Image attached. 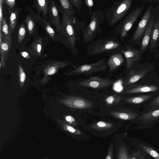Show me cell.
<instances>
[{"mask_svg": "<svg viewBox=\"0 0 159 159\" xmlns=\"http://www.w3.org/2000/svg\"><path fill=\"white\" fill-rule=\"evenodd\" d=\"M61 13L62 43L76 56L79 52L76 45L80 40V32L85 27L86 23L84 20H81L75 16L70 17L64 13Z\"/></svg>", "mask_w": 159, "mask_h": 159, "instance_id": "cell-1", "label": "cell"}, {"mask_svg": "<svg viewBox=\"0 0 159 159\" xmlns=\"http://www.w3.org/2000/svg\"><path fill=\"white\" fill-rule=\"evenodd\" d=\"M125 49L121 42L115 36L102 38L95 40L88 45L86 53L89 56H95L106 53L107 56L121 52Z\"/></svg>", "mask_w": 159, "mask_h": 159, "instance_id": "cell-2", "label": "cell"}, {"mask_svg": "<svg viewBox=\"0 0 159 159\" xmlns=\"http://www.w3.org/2000/svg\"><path fill=\"white\" fill-rule=\"evenodd\" d=\"M90 15L89 24L82 31L83 41L85 44L93 41L97 34H100L103 32L100 25L105 18L103 12L99 10H95Z\"/></svg>", "mask_w": 159, "mask_h": 159, "instance_id": "cell-3", "label": "cell"}, {"mask_svg": "<svg viewBox=\"0 0 159 159\" xmlns=\"http://www.w3.org/2000/svg\"><path fill=\"white\" fill-rule=\"evenodd\" d=\"M132 2V0H120L113 2L105 15L109 26L112 27L124 18L130 10Z\"/></svg>", "mask_w": 159, "mask_h": 159, "instance_id": "cell-4", "label": "cell"}, {"mask_svg": "<svg viewBox=\"0 0 159 159\" xmlns=\"http://www.w3.org/2000/svg\"><path fill=\"white\" fill-rule=\"evenodd\" d=\"M145 7L144 5L136 6L121 21L114 29V34L118 35L120 39L124 41L128 32L137 20Z\"/></svg>", "mask_w": 159, "mask_h": 159, "instance_id": "cell-5", "label": "cell"}, {"mask_svg": "<svg viewBox=\"0 0 159 159\" xmlns=\"http://www.w3.org/2000/svg\"><path fill=\"white\" fill-rule=\"evenodd\" d=\"M150 94H159V82L136 83L125 88L121 93L122 94L131 95L130 96Z\"/></svg>", "mask_w": 159, "mask_h": 159, "instance_id": "cell-6", "label": "cell"}, {"mask_svg": "<svg viewBox=\"0 0 159 159\" xmlns=\"http://www.w3.org/2000/svg\"><path fill=\"white\" fill-rule=\"evenodd\" d=\"M106 57H105L99 61L90 64L79 65L71 70L68 75H89L95 73L105 72L107 66L106 61Z\"/></svg>", "mask_w": 159, "mask_h": 159, "instance_id": "cell-7", "label": "cell"}, {"mask_svg": "<svg viewBox=\"0 0 159 159\" xmlns=\"http://www.w3.org/2000/svg\"><path fill=\"white\" fill-rule=\"evenodd\" d=\"M154 69V66L151 64L143 63L140 65L137 70L131 69L129 72L123 84L125 88L136 83Z\"/></svg>", "mask_w": 159, "mask_h": 159, "instance_id": "cell-8", "label": "cell"}, {"mask_svg": "<svg viewBox=\"0 0 159 159\" xmlns=\"http://www.w3.org/2000/svg\"><path fill=\"white\" fill-rule=\"evenodd\" d=\"M150 5L139 22L130 39V42L136 44H141L142 39L148 22L151 18L153 9Z\"/></svg>", "mask_w": 159, "mask_h": 159, "instance_id": "cell-9", "label": "cell"}, {"mask_svg": "<svg viewBox=\"0 0 159 159\" xmlns=\"http://www.w3.org/2000/svg\"><path fill=\"white\" fill-rule=\"evenodd\" d=\"M141 126H152L159 121V108L143 111L134 121Z\"/></svg>", "mask_w": 159, "mask_h": 159, "instance_id": "cell-10", "label": "cell"}, {"mask_svg": "<svg viewBox=\"0 0 159 159\" xmlns=\"http://www.w3.org/2000/svg\"><path fill=\"white\" fill-rule=\"evenodd\" d=\"M124 46L125 49L121 52L126 60V68L129 69L142 60V55L140 49L134 48L127 43Z\"/></svg>", "mask_w": 159, "mask_h": 159, "instance_id": "cell-11", "label": "cell"}, {"mask_svg": "<svg viewBox=\"0 0 159 159\" xmlns=\"http://www.w3.org/2000/svg\"><path fill=\"white\" fill-rule=\"evenodd\" d=\"M113 82V81L108 79L94 76L80 81L78 85L89 88L101 89L109 87Z\"/></svg>", "mask_w": 159, "mask_h": 159, "instance_id": "cell-12", "label": "cell"}, {"mask_svg": "<svg viewBox=\"0 0 159 159\" xmlns=\"http://www.w3.org/2000/svg\"><path fill=\"white\" fill-rule=\"evenodd\" d=\"M159 94H145L129 97L124 99L127 103L138 108L145 106Z\"/></svg>", "mask_w": 159, "mask_h": 159, "instance_id": "cell-13", "label": "cell"}, {"mask_svg": "<svg viewBox=\"0 0 159 159\" xmlns=\"http://www.w3.org/2000/svg\"><path fill=\"white\" fill-rule=\"evenodd\" d=\"M64 102L68 107L78 109H86L92 108V102L78 96H73L68 98L64 101Z\"/></svg>", "mask_w": 159, "mask_h": 159, "instance_id": "cell-14", "label": "cell"}, {"mask_svg": "<svg viewBox=\"0 0 159 159\" xmlns=\"http://www.w3.org/2000/svg\"><path fill=\"white\" fill-rule=\"evenodd\" d=\"M48 5V20L51 26L55 27L58 32L62 30L59 12L56 3L53 0L49 1Z\"/></svg>", "mask_w": 159, "mask_h": 159, "instance_id": "cell-15", "label": "cell"}, {"mask_svg": "<svg viewBox=\"0 0 159 159\" xmlns=\"http://www.w3.org/2000/svg\"><path fill=\"white\" fill-rule=\"evenodd\" d=\"M142 112L137 110H123L121 111H112L110 115L114 117L124 120H136Z\"/></svg>", "mask_w": 159, "mask_h": 159, "instance_id": "cell-16", "label": "cell"}, {"mask_svg": "<svg viewBox=\"0 0 159 159\" xmlns=\"http://www.w3.org/2000/svg\"><path fill=\"white\" fill-rule=\"evenodd\" d=\"M123 55L121 52L115 53L109 56L106 61L109 68V72L117 70L123 65L125 59Z\"/></svg>", "mask_w": 159, "mask_h": 159, "instance_id": "cell-17", "label": "cell"}, {"mask_svg": "<svg viewBox=\"0 0 159 159\" xmlns=\"http://www.w3.org/2000/svg\"><path fill=\"white\" fill-rule=\"evenodd\" d=\"M35 17V19L41 24L47 36L51 40L55 42L59 40L60 36L55 32L48 20L42 18L39 14L36 15Z\"/></svg>", "mask_w": 159, "mask_h": 159, "instance_id": "cell-18", "label": "cell"}, {"mask_svg": "<svg viewBox=\"0 0 159 159\" xmlns=\"http://www.w3.org/2000/svg\"><path fill=\"white\" fill-rule=\"evenodd\" d=\"M154 17H151L144 33L140 49L143 54L146 51L150 40L152 32L154 23Z\"/></svg>", "mask_w": 159, "mask_h": 159, "instance_id": "cell-19", "label": "cell"}, {"mask_svg": "<svg viewBox=\"0 0 159 159\" xmlns=\"http://www.w3.org/2000/svg\"><path fill=\"white\" fill-rule=\"evenodd\" d=\"M159 39V18L154 23L150 40L149 51L150 53L157 49L156 47Z\"/></svg>", "mask_w": 159, "mask_h": 159, "instance_id": "cell-20", "label": "cell"}, {"mask_svg": "<svg viewBox=\"0 0 159 159\" xmlns=\"http://www.w3.org/2000/svg\"><path fill=\"white\" fill-rule=\"evenodd\" d=\"M30 50L31 53L35 56L39 57H42L43 54V48L42 38L40 36L37 37L34 39L30 47Z\"/></svg>", "mask_w": 159, "mask_h": 159, "instance_id": "cell-21", "label": "cell"}, {"mask_svg": "<svg viewBox=\"0 0 159 159\" xmlns=\"http://www.w3.org/2000/svg\"><path fill=\"white\" fill-rule=\"evenodd\" d=\"M33 1L34 5L32 7L37 10L39 14L42 13L43 18L48 20L49 1L48 0H34Z\"/></svg>", "mask_w": 159, "mask_h": 159, "instance_id": "cell-22", "label": "cell"}, {"mask_svg": "<svg viewBox=\"0 0 159 159\" xmlns=\"http://www.w3.org/2000/svg\"><path fill=\"white\" fill-rule=\"evenodd\" d=\"M58 1L61 13H64L70 17L75 16L77 11L74 9L70 0H59Z\"/></svg>", "mask_w": 159, "mask_h": 159, "instance_id": "cell-23", "label": "cell"}, {"mask_svg": "<svg viewBox=\"0 0 159 159\" xmlns=\"http://www.w3.org/2000/svg\"><path fill=\"white\" fill-rule=\"evenodd\" d=\"M9 44L4 38L2 37L0 39V50L1 60L2 66H4L5 62L8 56L10 48Z\"/></svg>", "mask_w": 159, "mask_h": 159, "instance_id": "cell-24", "label": "cell"}, {"mask_svg": "<svg viewBox=\"0 0 159 159\" xmlns=\"http://www.w3.org/2000/svg\"><path fill=\"white\" fill-rule=\"evenodd\" d=\"M20 11L19 8L14 9L9 11L10 14L9 20V26L11 35L17 23Z\"/></svg>", "mask_w": 159, "mask_h": 159, "instance_id": "cell-25", "label": "cell"}, {"mask_svg": "<svg viewBox=\"0 0 159 159\" xmlns=\"http://www.w3.org/2000/svg\"><path fill=\"white\" fill-rule=\"evenodd\" d=\"M2 31V36L5 39L9 44L11 48L12 46V38L10 31L5 17L2 20V27L0 29L1 32Z\"/></svg>", "mask_w": 159, "mask_h": 159, "instance_id": "cell-26", "label": "cell"}, {"mask_svg": "<svg viewBox=\"0 0 159 159\" xmlns=\"http://www.w3.org/2000/svg\"><path fill=\"white\" fill-rule=\"evenodd\" d=\"M25 22L29 34L32 36L36 28V25L34 20L29 15H28L25 19Z\"/></svg>", "mask_w": 159, "mask_h": 159, "instance_id": "cell-27", "label": "cell"}, {"mask_svg": "<svg viewBox=\"0 0 159 159\" xmlns=\"http://www.w3.org/2000/svg\"><path fill=\"white\" fill-rule=\"evenodd\" d=\"M122 99V98L120 95L116 94L108 96L105 101L107 104L112 106L120 103Z\"/></svg>", "mask_w": 159, "mask_h": 159, "instance_id": "cell-28", "label": "cell"}, {"mask_svg": "<svg viewBox=\"0 0 159 159\" xmlns=\"http://www.w3.org/2000/svg\"><path fill=\"white\" fill-rule=\"evenodd\" d=\"M144 151L155 159H159V153L153 148L145 145L139 144Z\"/></svg>", "mask_w": 159, "mask_h": 159, "instance_id": "cell-29", "label": "cell"}, {"mask_svg": "<svg viewBox=\"0 0 159 159\" xmlns=\"http://www.w3.org/2000/svg\"><path fill=\"white\" fill-rule=\"evenodd\" d=\"M159 108V95L147 103L144 107L143 111Z\"/></svg>", "mask_w": 159, "mask_h": 159, "instance_id": "cell-30", "label": "cell"}, {"mask_svg": "<svg viewBox=\"0 0 159 159\" xmlns=\"http://www.w3.org/2000/svg\"><path fill=\"white\" fill-rule=\"evenodd\" d=\"M93 126V127L98 129H108L113 126L111 123L104 121H98L94 124Z\"/></svg>", "mask_w": 159, "mask_h": 159, "instance_id": "cell-31", "label": "cell"}, {"mask_svg": "<svg viewBox=\"0 0 159 159\" xmlns=\"http://www.w3.org/2000/svg\"><path fill=\"white\" fill-rule=\"evenodd\" d=\"M26 34V29L24 25L21 24L20 26L17 35V41L20 43L24 38Z\"/></svg>", "mask_w": 159, "mask_h": 159, "instance_id": "cell-32", "label": "cell"}, {"mask_svg": "<svg viewBox=\"0 0 159 159\" xmlns=\"http://www.w3.org/2000/svg\"><path fill=\"white\" fill-rule=\"evenodd\" d=\"M71 2L78 11L80 12L81 10V7L83 2L82 0H70Z\"/></svg>", "mask_w": 159, "mask_h": 159, "instance_id": "cell-33", "label": "cell"}, {"mask_svg": "<svg viewBox=\"0 0 159 159\" xmlns=\"http://www.w3.org/2000/svg\"><path fill=\"white\" fill-rule=\"evenodd\" d=\"M133 154L131 159H143L144 157V155L142 153L140 149Z\"/></svg>", "mask_w": 159, "mask_h": 159, "instance_id": "cell-34", "label": "cell"}, {"mask_svg": "<svg viewBox=\"0 0 159 159\" xmlns=\"http://www.w3.org/2000/svg\"><path fill=\"white\" fill-rule=\"evenodd\" d=\"M5 3L8 6V9L9 11H11L15 7L16 1V0H3Z\"/></svg>", "mask_w": 159, "mask_h": 159, "instance_id": "cell-35", "label": "cell"}, {"mask_svg": "<svg viewBox=\"0 0 159 159\" xmlns=\"http://www.w3.org/2000/svg\"><path fill=\"white\" fill-rule=\"evenodd\" d=\"M84 3L89 10V14L91 15L92 12V8L94 6V1L93 0H85Z\"/></svg>", "mask_w": 159, "mask_h": 159, "instance_id": "cell-36", "label": "cell"}, {"mask_svg": "<svg viewBox=\"0 0 159 159\" xmlns=\"http://www.w3.org/2000/svg\"><path fill=\"white\" fill-rule=\"evenodd\" d=\"M19 71L20 78V81L21 82H23L25 79L26 75L23 71L22 67L20 64L19 65Z\"/></svg>", "mask_w": 159, "mask_h": 159, "instance_id": "cell-37", "label": "cell"}, {"mask_svg": "<svg viewBox=\"0 0 159 159\" xmlns=\"http://www.w3.org/2000/svg\"><path fill=\"white\" fill-rule=\"evenodd\" d=\"M64 127L70 133L75 134L79 133V130L70 125H64Z\"/></svg>", "mask_w": 159, "mask_h": 159, "instance_id": "cell-38", "label": "cell"}, {"mask_svg": "<svg viewBox=\"0 0 159 159\" xmlns=\"http://www.w3.org/2000/svg\"><path fill=\"white\" fill-rule=\"evenodd\" d=\"M120 159H129L127 152L124 148L122 150L120 154Z\"/></svg>", "mask_w": 159, "mask_h": 159, "instance_id": "cell-39", "label": "cell"}, {"mask_svg": "<svg viewBox=\"0 0 159 159\" xmlns=\"http://www.w3.org/2000/svg\"><path fill=\"white\" fill-rule=\"evenodd\" d=\"M66 120L71 123H75V120L74 118L70 116H68L66 117Z\"/></svg>", "mask_w": 159, "mask_h": 159, "instance_id": "cell-40", "label": "cell"}, {"mask_svg": "<svg viewBox=\"0 0 159 159\" xmlns=\"http://www.w3.org/2000/svg\"><path fill=\"white\" fill-rule=\"evenodd\" d=\"M21 55L25 57V58L27 59L30 58V57L28 53L26 52H22L20 53Z\"/></svg>", "mask_w": 159, "mask_h": 159, "instance_id": "cell-41", "label": "cell"}, {"mask_svg": "<svg viewBox=\"0 0 159 159\" xmlns=\"http://www.w3.org/2000/svg\"><path fill=\"white\" fill-rule=\"evenodd\" d=\"M106 159H111V158L109 156H107L106 158Z\"/></svg>", "mask_w": 159, "mask_h": 159, "instance_id": "cell-42", "label": "cell"}, {"mask_svg": "<svg viewBox=\"0 0 159 159\" xmlns=\"http://www.w3.org/2000/svg\"><path fill=\"white\" fill-rule=\"evenodd\" d=\"M159 46V40H158V43L157 45V47H156L157 49V48H158V47Z\"/></svg>", "mask_w": 159, "mask_h": 159, "instance_id": "cell-43", "label": "cell"}, {"mask_svg": "<svg viewBox=\"0 0 159 159\" xmlns=\"http://www.w3.org/2000/svg\"><path fill=\"white\" fill-rule=\"evenodd\" d=\"M157 2H158V4H159V0H158Z\"/></svg>", "mask_w": 159, "mask_h": 159, "instance_id": "cell-44", "label": "cell"}, {"mask_svg": "<svg viewBox=\"0 0 159 159\" xmlns=\"http://www.w3.org/2000/svg\"><path fill=\"white\" fill-rule=\"evenodd\" d=\"M158 56H159V52H158Z\"/></svg>", "mask_w": 159, "mask_h": 159, "instance_id": "cell-45", "label": "cell"}]
</instances>
